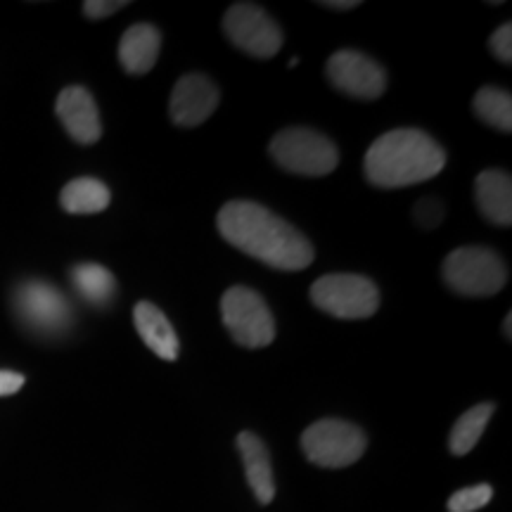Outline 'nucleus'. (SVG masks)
<instances>
[{
  "mask_svg": "<svg viewBox=\"0 0 512 512\" xmlns=\"http://www.w3.org/2000/svg\"><path fill=\"white\" fill-rule=\"evenodd\" d=\"M441 214H444V209H441V204L434 202V200H425L422 204H418V209H415V216H418V221L427 228L437 226Z\"/></svg>",
  "mask_w": 512,
  "mask_h": 512,
  "instance_id": "nucleus-24",
  "label": "nucleus"
},
{
  "mask_svg": "<svg viewBox=\"0 0 512 512\" xmlns=\"http://www.w3.org/2000/svg\"><path fill=\"white\" fill-rule=\"evenodd\" d=\"M475 112L484 124L498 128V131H512V98L508 91L496 86L479 88L475 95Z\"/></svg>",
  "mask_w": 512,
  "mask_h": 512,
  "instance_id": "nucleus-20",
  "label": "nucleus"
},
{
  "mask_svg": "<svg viewBox=\"0 0 512 512\" xmlns=\"http://www.w3.org/2000/svg\"><path fill=\"white\" fill-rule=\"evenodd\" d=\"M216 228L240 252L278 271H302L313 261L309 238L256 202H228L216 216Z\"/></svg>",
  "mask_w": 512,
  "mask_h": 512,
  "instance_id": "nucleus-1",
  "label": "nucleus"
},
{
  "mask_svg": "<svg viewBox=\"0 0 512 512\" xmlns=\"http://www.w3.org/2000/svg\"><path fill=\"white\" fill-rule=\"evenodd\" d=\"M74 290L93 306L112 304L117 294V280L114 275L100 264H79L72 271Z\"/></svg>",
  "mask_w": 512,
  "mask_h": 512,
  "instance_id": "nucleus-18",
  "label": "nucleus"
},
{
  "mask_svg": "<svg viewBox=\"0 0 512 512\" xmlns=\"http://www.w3.org/2000/svg\"><path fill=\"white\" fill-rule=\"evenodd\" d=\"M328 79L337 91L351 95V98L375 100L387 88V74L375 60L358 50H339L328 60Z\"/></svg>",
  "mask_w": 512,
  "mask_h": 512,
  "instance_id": "nucleus-10",
  "label": "nucleus"
},
{
  "mask_svg": "<svg viewBox=\"0 0 512 512\" xmlns=\"http://www.w3.org/2000/svg\"><path fill=\"white\" fill-rule=\"evenodd\" d=\"M162 34L152 24H133L119 41V62L128 74H147L157 64Z\"/></svg>",
  "mask_w": 512,
  "mask_h": 512,
  "instance_id": "nucleus-14",
  "label": "nucleus"
},
{
  "mask_svg": "<svg viewBox=\"0 0 512 512\" xmlns=\"http://www.w3.org/2000/svg\"><path fill=\"white\" fill-rule=\"evenodd\" d=\"M489 48L501 62L505 64L512 62V24L510 22H505L503 27H498L494 31V36H491L489 41Z\"/></svg>",
  "mask_w": 512,
  "mask_h": 512,
  "instance_id": "nucleus-22",
  "label": "nucleus"
},
{
  "mask_svg": "<svg viewBox=\"0 0 512 512\" xmlns=\"http://www.w3.org/2000/svg\"><path fill=\"white\" fill-rule=\"evenodd\" d=\"M477 207L484 219L496 226H510L512 223V181L510 174L498 169L482 171L475 183Z\"/></svg>",
  "mask_w": 512,
  "mask_h": 512,
  "instance_id": "nucleus-15",
  "label": "nucleus"
},
{
  "mask_svg": "<svg viewBox=\"0 0 512 512\" xmlns=\"http://www.w3.org/2000/svg\"><path fill=\"white\" fill-rule=\"evenodd\" d=\"M110 188L98 178H74L60 192V204L67 214H100L110 207Z\"/></svg>",
  "mask_w": 512,
  "mask_h": 512,
  "instance_id": "nucleus-17",
  "label": "nucleus"
},
{
  "mask_svg": "<svg viewBox=\"0 0 512 512\" xmlns=\"http://www.w3.org/2000/svg\"><path fill=\"white\" fill-rule=\"evenodd\" d=\"M311 302L335 318H370L380 306V292L373 280L354 273H330L311 285Z\"/></svg>",
  "mask_w": 512,
  "mask_h": 512,
  "instance_id": "nucleus-5",
  "label": "nucleus"
},
{
  "mask_svg": "<svg viewBox=\"0 0 512 512\" xmlns=\"http://www.w3.org/2000/svg\"><path fill=\"white\" fill-rule=\"evenodd\" d=\"M136 320V330L143 342L164 361H176L178 358V337L174 325L169 318L157 309L155 304L140 302L133 311Z\"/></svg>",
  "mask_w": 512,
  "mask_h": 512,
  "instance_id": "nucleus-16",
  "label": "nucleus"
},
{
  "mask_svg": "<svg viewBox=\"0 0 512 512\" xmlns=\"http://www.w3.org/2000/svg\"><path fill=\"white\" fill-rule=\"evenodd\" d=\"M57 117H60L64 131L72 136L76 143L93 145L102 136L100 112L95 105L93 95L83 86H69L57 95Z\"/></svg>",
  "mask_w": 512,
  "mask_h": 512,
  "instance_id": "nucleus-12",
  "label": "nucleus"
},
{
  "mask_svg": "<svg viewBox=\"0 0 512 512\" xmlns=\"http://www.w3.org/2000/svg\"><path fill=\"white\" fill-rule=\"evenodd\" d=\"M494 411H496L494 403H479V406L470 408L465 415H460L456 425H453L451 439H448V446H451L453 456H467V453L477 446V441L482 439V434L486 430V425H489Z\"/></svg>",
  "mask_w": 512,
  "mask_h": 512,
  "instance_id": "nucleus-19",
  "label": "nucleus"
},
{
  "mask_svg": "<svg viewBox=\"0 0 512 512\" xmlns=\"http://www.w3.org/2000/svg\"><path fill=\"white\" fill-rule=\"evenodd\" d=\"M273 162L297 176H328L337 169V147L313 128H285L268 145Z\"/></svg>",
  "mask_w": 512,
  "mask_h": 512,
  "instance_id": "nucleus-3",
  "label": "nucleus"
},
{
  "mask_svg": "<svg viewBox=\"0 0 512 512\" xmlns=\"http://www.w3.org/2000/svg\"><path fill=\"white\" fill-rule=\"evenodd\" d=\"M366 446L368 439L361 427L347 420H318L302 434L304 456L328 470L354 465L366 453Z\"/></svg>",
  "mask_w": 512,
  "mask_h": 512,
  "instance_id": "nucleus-6",
  "label": "nucleus"
},
{
  "mask_svg": "<svg viewBox=\"0 0 512 512\" xmlns=\"http://www.w3.org/2000/svg\"><path fill=\"white\" fill-rule=\"evenodd\" d=\"M19 320L38 335H64L72 325V304L64 294L43 280H27L15 290Z\"/></svg>",
  "mask_w": 512,
  "mask_h": 512,
  "instance_id": "nucleus-8",
  "label": "nucleus"
},
{
  "mask_svg": "<svg viewBox=\"0 0 512 512\" xmlns=\"http://www.w3.org/2000/svg\"><path fill=\"white\" fill-rule=\"evenodd\" d=\"M491 496H494V489L489 484L467 486L448 498V512H477L489 505Z\"/></svg>",
  "mask_w": 512,
  "mask_h": 512,
  "instance_id": "nucleus-21",
  "label": "nucleus"
},
{
  "mask_svg": "<svg viewBox=\"0 0 512 512\" xmlns=\"http://www.w3.org/2000/svg\"><path fill=\"white\" fill-rule=\"evenodd\" d=\"M323 8H330V10H354L358 8V0H325V3H320Z\"/></svg>",
  "mask_w": 512,
  "mask_h": 512,
  "instance_id": "nucleus-26",
  "label": "nucleus"
},
{
  "mask_svg": "<svg viewBox=\"0 0 512 512\" xmlns=\"http://www.w3.org/2000/svg\"><path fill=\"white\" fill-rule=\"evenodd\" d=\"M512 316L508 313V316H505V339H510L512 337Z\"/></svg>",
  "mask_w": 512,
  "mask_h": 512,
  "instance_id": "nucleus-27",
  "label": "nucleus"
},
{
  "mask_svg": "<svg viewBox=\"0 0 512 512\" xmlns=\"http://www.w3.org/2000/svg\"><path fill=\"white\" fill-rule=\"evenodd\" d=\"M238 448L242 463H245L249 489H252L256 501L268 505L275 498V479L266 444L254 432H242L238 437Z\"/></svg>",
  "mask_w": 512,
  "mask_h": 512,
  "instance_id": "nucleus-13",
  "label": "nucleus"
},
{
  "mask_svg": "<svg viewBox=\"0 0 512 512\" xmlns=\"http://www.w3.org/2000/svg\"><path fill=\"white\" fill-rule=\"evenodd\" d=\"M24 387V375L12 370H0V396H12Z\"/></svg>",
  "mask_w": 512,
  "mask_h": 512,
  "instance_id": "nucleus-25",
  "label": "nucleus"
},
{
  "mask_svg": "<svg viewBox=\"0 0 512 512\" xmlns=\"http://www.w3.org/2000/svg\"><path fill=\"white\" fill-rule=\"evenodd\" d=\"M124 5V0H88V3H83V12L91 19H102L114 15V12L124 8Z\"/></svg>",
  "mask_w": 512,
  "mask_h": 512,
  "instance_id": "nucleus-23",
  "label": "nucleus"
},
{
  "mask_svg": "<svg viewBox=\"0 0 512 512\" xmlns=\"http://www.w3.org/2000/svg\"><path fill=\"white\" fill-rule=\"evenodd\" d=\"M219 88L204 74H188L178 79L171 93L169 112L176 126H200L219 107Z\"/></svg>",
  "mask_w": 512,
  "mask_h": 512,
  "instance_id": "nucleus-11",
  "label": "nucleus"
},
{
  "mask_svg": "<svg viewBox=\"0 0 512 512\" xmlns=\"http://www.w3.org/2000/svg\"><path fill=\"white\" fill-rule=\"evenodd\" d=\"M221 316L230 337L245 349H261L275 339V320L261 294L249 287H230L221 299Z\"/></svg>",
  "mask_w": 512,
  "mask_h": 512,
  "instance_id": "nucleus-7",
  "label": "nucleus"
},
{
  "mask_svg": "<svg viewBox=\"0 0 512 512\" xmlns=\"http://www.w3.org/2000/svg\"><path fill=\"white\" fill-rule=\"evenodd\" d=\"M444 280L465 297H491L508 283V268L486 247H460L444 261Z\"/></svg>",
  "mask_w": 512,
  "mask_h": 512,
  "instance_id": "nucleus-4",
  "label": "nucleus"
},
{
  "mask_svg": "<svg viewBox=\"0 0 512 512\" xmlns=\"http://www.w3.org/2000/svg\"><path fill=\"white\" fill-rule=\"evenodd\" d=\"M446 166V152L437 140L418 128L384 133L366 152L368 181L377 188H406L434 178Z\"/></svg>",
  "mask_w": 512,
  "mask_h": 512,
  "instance_id": "nucleus-2",
  "label": "nucleus"
},
{
  "mask_svg": "<svg viewBox=\"0 0 512 512\" xmlns=\"http://www.w3.org/2000/svg\"><path fill=\"white\" fill-rule=\"evenodd\" d=\"M223 31L233 46L252 57H273L283 46V31L259 5L238 3L223 17Z\"/></svg>",
  "mask_w": 512,
  "mask_h": 512,
  "instance_id": "nucleus-9",
  "label": "nucleus"
}]
</instances>
